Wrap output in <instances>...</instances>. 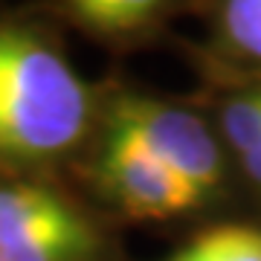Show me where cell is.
<instances>
[{"mask_svg": "<svg viewBox=\"0 0 261 261\" xmlns=\"http://www.w3.org/2000/svg\"><path fill=\"white\" fill-rule=\"evenodd\" d=\"M105 90L35 18L0 15V174L49 177L90 148Z\"/></svg>", "mask_w": 261, "mask_h": 261, "instance_id": "obj_1", "label": "cell"}, {"mask_svg": "<svg viewBox=\"0 0 261 261\" xmlns=\"http://www.w3.org/2000/svg\"><path fill=\"white\" fill-rule=\"evenodd\" d=\"M0 261H128L102 212L49 177L0 174Z\"/></svg>", "mask_w": 261, "mask_h": 261, "instance_id": "obj_2", "label": "cell"}, {"mask_svg": "<svg viewBox=\"0 0 261 261\" xmlns=\"http://www.w3.org/2000/svg\"><path fill=\"white\" fill-rule=\"evenodd\" d=\"M102 125L137 142L163 168L195 189L206 206L224 192V142L186 105L137 90H105Z\"/></svg>", "mask_w": 261, "mask_h": 261, "instance_id": "obj_3", "label": "cell"}, {"mask_svg": "<svg viewBox=\"0 0 261 261\" xmlns=\"http://www.w3.org/2000/svg\"><path fill=\"white\" fill-rule=\"evenodd\" d=\"M87 186L113 212L130 221H177L203 209V197L168 168L130 142L125 134L99 122L90 148L79 160Z\"/></svg>", "mask_w": 261, "mask_h": 261, "instance_id": "obj_4", "label": "cell"}, {"mask_svg": "<svg viewBox=\"0 0 261 261\" xmlns=\"http://www.w3.org/2000/svg\"><path fill=\"white\" fill-rule=\"evenodd\" d=\"M67 23L108 47H137L157 38L180 0H47Z\"/></svg>", "mask_w": 261, "mask_h": 261, "instance_id": "obj_5", "label": "cell"}, {"mask_svg": "<svg viewBox=\"0 0 261 261\" xmlns=\"http://www.w3.org/2000/svg\"><path fill=\"white\" fill-rule=\"evenodd\" d=\"M215 53L261 70V0H212Z\"/></svg>", "mask_w": 261, "mask_h": 261, "instance_id": "obj_6", "label": "cell"}, {"mask_svg": "<svg viewBox=\"0 0 261 261\" xmlns=\"http://www.w3.org/2000/svg\"><path fill=\"white\" fill-rule=\"evenodd\" d=\"M166 261H261V226L215 224L189 238Z\"/></svg>", "mask_w": 261, "mask_h": 261, "instance_id": "obj_7", "label": "cell"}, {"mask_svg": "<svg viewBox=\"0 0 261 261\" xmlns=\"http://www.w3.org/2000/svg\"><path fill=\"white\" fill-rule=\"evenodd\" d=\"M218 137L241 157L261 140V82L232 93L218 113Z\"/></svg>", "mask_w": 261, "mask_h": 261, "instance_id": "obj_8", "label": "cell"}]
</instances>
